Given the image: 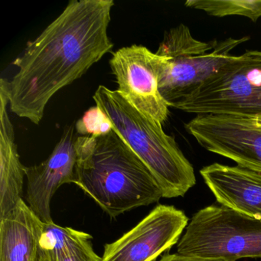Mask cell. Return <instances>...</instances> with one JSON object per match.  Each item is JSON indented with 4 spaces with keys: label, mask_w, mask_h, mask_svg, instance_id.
I'll use <instances>...</instances> for the list:
<instances>
[{
    "label": "cell",
    "mask_w": 261,
    "mask_h": 261,
    "mask_svg": "<svg viewBox=\"0 0 261 261\" xmlns=\"http://www.w3.org/2000/svg\"><path fill=\"white\" fill-rule=\"evenodd\" d=\"M110 65L118 85L117 91L163 126L169 107L159 91V56L143 45H133L115 51Z\"/></svg>",
    "instance_id": "9"
},
{
    "label": "cell",
    "mask_w": 261,
    "mask_h": 261,
    "mask_svg": "<svg viewBox=\"0 0 261 261\" xmlns=\"http://www.w3.org/2000/svg\"><path fill=\"white\" fill-rule=\"evenodd\" d=\"M250 39L228 38L201 42L180 24L165 33L159 56V91L169 107L193 92L233 58L232 50Z\"/></svg>",
    "instance_id": "4"
},
{
    "label": "cell",
    "mask_w": 261,
    "mask_h": 261,
    "mask_svg": "<svg viewBox=\"0 0 261 261\" xmlns=\"http://www.w3.org/2000/svg\"><path fill=\"white\" fill-rule=\"evenodd\" d=\"M75 182L111 218L158 202L163 192L149 168L113 129L75 142Z\"/></svg>",
    "instance_id": "2"
},
{
    "label": "cell",
    "mask_w": 261,
    "mask_h": 261,
    "mask_svg": "<svg viewBox=\"0 0 261 261\" xmlns=\"http://www.w3.org/2000/svg\"><path fill=\"white\" fill-rule=\"evenodd\" d=\"M188 224L183 211L159 204L121 238L105 244L100 261H155L179 241Z\"/></svg>",
    "instance_id": "7"
},
{
    "label": "cell",
    "mask_w": 261,
    "mask_h": 261,
    "mask_svg": "<svg viewBox=\"0 0 261 261\" xmlns=\"http://www.w3.org/2000/svg\"><path fill=\"white\" fill-rule=\"evenodd\" d=\"M7 80L0 81V219L23 200L25 166L21 163L9 116Z\"/></svg>",
    "instance_id": "12"
},
{
    "label": "cell",
    "mask_w": 261,
    "mask_h": 261,
    "mask_svg": "<svg viewBox=\"0 0 261 261\" xmlns=\"http://www.w3.org/2000/svg\"><path fill=\"white\" fill-rule=\"evenodd\" d=\"M43 224L22 200L0 219V261H39Z\"/></svg>",
    "instance_id": "13"
},
{
    "label": "cell",
    "mask_w": 261,
    "mask_h": 261,
    "mask_svg": "<svg viewBox=\"0 0 261 261\" xmlns=\"http://www.w3.org/2000/svg\"><path fill=\"white\" fill-rule=\"evenodd\" d=\"M240 167L243 168V169H246V170L250 172V173L253 175H256V176L259 177L261 178V166H254V165H245V166H238Z\"/></svg>",
    "instance_id": "18"
},
{
    "label": "cell",
    "mask_w": 261,
    "mask_h": 261,
    "mask_svg": "<svg viewBox=\"0 0 261 261\" xmlns=\"http://www.w3.org/2000/svg\"><path fill=\"white\" fill-rule=\"evenodd\" d=\"M156 261V260H155ZM158 261H233L229 260L222 258H206L201 256H194V255L181 254L177 253L172 254L164 255L160 260Z\"/></svg>",
    "instance_id": "17"
},
{
    "label": "cell",
    "mask_w": 261,
    "mask_h": 261,
    "mask_svg": "<svg viewBox=\"0 0 261 261\" xmlns=\"http://www.w3.org/2000/svg\"><path fill=\"white\" fill-rule=\"evenodd\" d=\"M221 205L261 220V178L240 166L213 163L200 171Z\"/></svg>",
    "instance_id": "11"
},
{
    "label": "cell",
    "mask_w": 261,
    "mask_h": 261,
    "mask_svg": "<svg viewBox=\"0 0 261 261\" xmlns=\"http://www.w3.org/2000/svg\"><path fill=\"white\" fill-rule=\"evenodd\" d=\"M185 127L209 152L238 166H261V119L198 114Z\"/></svg>",
    "instance_id": "8"
},
{
    "label": "cell",
    "mask_w": 261,
    "mask_h": 261,
    "mask_svg": "<svg viewBox=\"0 0 261 261\" xmlns=\"http://www.w3.org/2000/svg\"><path fill=\"white\" fill-rule=\"evenodd\" d=\"M177 252L233 261L261 258V220L224 206H207L193 215L178 241Z\"/></svg>",
    "instance_id": "6"
},
{
    "label": "cell",
    "mask_w": 261,
    "mask_h": 261,
    "mask_svg": "<svg viewBox=\"0 0 261 261\" xmlns=\"http://www.w3.org/2000/svg\"><path fill=\"white\" fill-rule=\"evenodd\" d=\"M93 98L113 129L149 168L163 198L184 196L195 186L193 166L161 124L139 111L117 90L100 85Z\"/></svg>",
    "instance_id": "3"
},
{
    "label": "cell",
    "mask_w": 261,
    "mask_h": 261,
    "mask_svg": "<svg viewBox=\"0 0 261 261\" xmlns=\"http://www.w3.org/2000/svg\"><path fill=\"white\" fill-rule=\"evenodd\" d=\"M185 5L216 17L241 16L253 22L261 17V0H189Z\"/></svg>",
    "instance_id": "15"
},
{
    "label": "cell",
    "mask_w": 261,
    "mask_h": 261,
    "mask_svg": "<svg viewBox=\"0 0 261 261\" xmlns=\"http://www.w3.org/2000/svg\"><path fill=\"white\" fill-rule=\"evenodd\" d=\"M172 108L196 115L261 119V51L233 56Z\"/></svg>",
    "instance_id": "5"
},
{
    "label": "cell",
    "mask_w": 261,
    "mask_h": 261,
    "mask_svg": "<svg viewBox=\"0 0 261 261\" xmlns=\"http://www.w3.org/2000/svg\"><path fill=\"white\" fill-rule=\"evenodd\" d=\"M75 126L64 129L59 143L45 161L36 166H25L27 178L25 200L29 207L43 223L53 222L51 201L62 185L75 182L77 151Z\"/></svg>",
    "instance_id": "10"
},
{
    "label": "cell",
    "mask_w": 261,
    "mask_h": 261,
    "mask_svg": "<svg viewBox=\"0 0 261 261\" xmlns=\"http://www.w3.org/2000/svg\"><path fill=\"white\" fill-rule=\"evenodd\" d=\"M92 239L86 232L44 223L39 240V261H100Z\"/></svg>",
    "instance_id": "14"
},
{
    "label": "cell",
    "mask_w": 261,
    "mask_h": 261,
    "mask_svg": "<svg viewBox=\"0 0 261 261\" xmlns=\"http://www.w3.org/2000/svg\"><path fill=\"white\" fill-rule=\"evenodd\" d=\"M75 129L81 137H97L111 132L113 126L105 113L95 106L88 110L76 123Z\"/></svg>",
    "instance_id": "16"
},
{
    "label": "cell",
    "mask_w": 261,
    "mask_h": 261,
    "mask_svg": "<svg viewBox=\"0 0 261 261\" xmlns=\"http://www.w3.org/2000/svg\"><path fill=\"white\" fill-rule=\"evenodd\" d=\"M113 0H71L64 11L13 61L7 80L10 111L39 124L51 97L81 79L114 43L108 36Z\"/></svg>",
    "instance_id": "1"
}]
</instances>
